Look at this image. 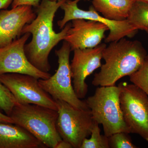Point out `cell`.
<instances>
[{"label": "cell", "instance_id": "obj_3", "mask_svg": "<svg viewBox=\"0 0 148 148\" xmlns=\"http://www.w3.org/2000/svg\"><path fill=\"white\" fill-rule=\"evenodd\" d=\"M58 114L57 110L45 106L17 103L9 116L47 148H55L62 140L56 127Z\"/></svg>", "mask_w": 148, "mask_h": 148}, {"label": "cell", "instance_id": "obj_16", "mask_svg": "<svg viewBox=\"0 0 148 148\" xmlns=\"http://www.w3.org/2000/svg\"><path fill=\"white\" fill-rule=\"evenodd\" d=\"M127 20L137 30L145 31L148 29V3L135 1Z\"/></svg>", "mask_w": 148, "mask_h": 148}, {"label": "cell", "instance_id": "obj_9", "mask_svg": "<svg viewBox=\"0 0 148 148\" xmlns=\"http://www.w3.org/2000/svg\"><path fill=\"white\" fill-rule=\"evenodd\" d=\"M0 82L7 88L21 104H35L57 111L56 101L41 87L39 79L19 73L0 75Z\"/></svg>", "mask_w": 148, "mask_h": 148}, {"label": "cell", "instance_id": "obj_18", "mask_svg": "<svg viewBox=\"0 0 148 148\" xmlns=\"http://www.w3.org/2000/svg\"><path fill=\"white\" fill-rule=\"evenodd\" d=\"M130 80L141 88L148 96V57L137 71L130 75Z\"/></svg>", "mask_w": 148, "mask_h": 148}, {"label": "cell", "instance_id": "obj_12", "mask_svg": "<svg viewBox=\"0 0 148 148\" xmlns=\"http://www.w3.org/2000/svg\"><path fill=\"white\" fill-rule=\"evenodd\" d=\"M71 23L64 40L70 45L71 51L97 46L105 38V33L109 31L106 24L94 20L78 18Z\"/></svg>", "mask_w": 148, "mask_h": 148}, {"label": "cell", "instance_id": "obj_5", "mask_svg": "<svg viewBox=\"0 0 148 148\" xmlns=\"http://www.w3.org/2000/svg\"><path fill=\"white\" fill-rule=\"evenodd\" d=\"M70 45L64 40L62 46L56 50L58 57V67L56 73L47 79H39L41 87L54 100H61L67 102L77 108L89 110L85 101L77 97L72 83Z\"/></svg>", "mask_w": 148, "mask_h": 148}, {"label": "cell", "instance_id": "obj_2", "mask_svg": "<svg viewBox=\"0 0 148 148\" xmlns=\"http://www.w3.org/2000/svg\"><path fill=\"white\" fill-rule=\"evenodd\" d=\"M147 56L145 49L139 41L124 38L110 43L103 51L105 63L94 75L92 84L95 86L115 85L120 79L137 71Z\"/></svg>", "mask_w": 148, "mask_h": 148}, {"label": "cell", "instance_id": "obj_6", "mask_svg": "<svg viewBox=\"0 0 148 148\" xmlns=\"http://www.w3.org/2000/svg\"><path fill=\"white\" fill-rule=\"evenodd\" d=\"M120 103L123 119L130 133L148 142V96L133 84L121 82Z\"/></svg>", "mask_w": 148, "mask_h": 148}, {"label": "cell", "instance_id": "obj_8", "mask_svg": "<svg viewBox=\"0 0 148 148\" xmlns=\"http://www.w3.org/2000/svg\"><path fill=\"white\" fill-rule=\"evenodd\" d=\"M83 0H65L60 8L64 10L63 18L58 20L57 24L60 29H63L67 23L74 19H88L99 21L108 27L110 33L105 39L106 43L118 41L125 37L132 38L138 30L135 29L127 19L122 21L110 20L101 16L92 6L88 10L81 9L78 3Z\"/></svg>", "mask_w": 148, "mask_h": 148}, {"label": "cell", "instance_id": "obj_17", "mask_svg": "<svg viewBox=\"0 0 148 148\" xmlns=\"http://www.w3.org/2000/svg\"><path fill=\"white\" fill-rule=\"evenodd\" d=\"M99 124L95 122L90 138H85L83 141L80 148H110L108 137L101 135Z\"/></svg>", "mask_w": 148, "mask_h": 148}, {"label": "cell", "instance_id": "obj_11", "mask_svg": "<svg viewBox=\"0 0 148 148\" xmlns=\"http://www.w3.org/2000/svg\"><path fill=\"white\" fill-rule=\"evenodd\" d=\"M31 35L26 33L8 45L0 48V75L11 73L25 74L44 79L51 75L35 68L27 58L24 47Z\"/></svg>", "mask_w": 148, "mask_h": 148}, {"label": "cell", "instance_id": "obj_20", "mask_svg": "<svg viewBox=\"0 0 148 148\" xmlns=\"http://www.w3.org/2000/svg\"><path fill=\"white\" fill-rule=\"evenodd\" d=\"M111 148H137L132 143L129 133L125 132H116L108 137Z\"/></svg>", "mask_w": 148, "mask_h": 148}, {"label": "cell", "instance_id": "obj_4", "mask_svg": "<svg viewBox=\"0 0 148 148\" xmlns=\"http://www.w3.org/2000/svg\"><path fill=\"white\" fill-rule=\"evenodd\" d=\"M120 93L119 86H100L84 101L94 121L103 125L104 135L108 137L118 132L130 133L123 119Z\"/></svg>", "mask_w": 148, "mask_h": 148}, {"label": "cell", "instance_id": "obj_15", "mask_svg": "<svg viewBox=\"0 0 148 148\" xmlns=\"http://www.w3.org/2000/svg\"><path fill=\"white\" fill-rule=\"evenodd\" d=\"M135 0H92V6L105 18L116 21L126 20Z\"/></svg>", "mask_w": 148, "mask_h": 148}, {"label": "cell", "instance_id": "obj_26", "mask_svg": "<svg viewBox=\"0 0 148 148\" xmlns=\"http://www.w3.org/2000/svg\"><path fill=\"white\" fill-rule=\"evenodd\" d=\"M145 31H146V32L148 34V29H146V30H145Z\"/></svg>", "mask_w": 148, "mask_h": 148}, {"label": "cell", "instance_id": "obj_7", "mask_svg": "<svg viewBox=\"0 0 148 148\" xmlns=\"http://www.w3.org/2000/svg\"><path fill=\"white\" fill-rule=\"evenodd\" d=\"M58 117L56 127L62 140L74 148H80L83 141L91 134L95 123L90 110L77 108L61 100H56Z\"/></svg>", "mask_w": 148, "mask_h": 148}, {"label": "cell", "instance_id": "obj_27", "mask_svg": "<svg viewBox=\"0 0 148 148\" xmlns=\"http://www.w3.org/2000/svg\"><path fill=\"white\" fill-rule=\"evenodd\" d=\"M51 1H60V0H51Z\"/></svg>", "mask_w": 148, "mask_h": 148}, {"label": "cell", "instance_id": "obj_10", "mask_svg": "<svg viewBox=\"0 0 148 148\" xmlns=\"http://www.w3.org/2000/svg\"><path fill=\"white\" fill-rule=\"evenodd\" d=\"M106 43L100 44L93 48L76 49L73 51V57L71 64L72 83L77 97L84 98L88 91L86 82L88 77L101 68V59Z\"/></svg>", "mask_w": 148, "mask_h": 148}, {"label": "cell", "instance_id": "obj_25", "mask_svg": "<svg viewBox=\"0 0 148 148\" xmlns=\"http://www.w3.org/2000/svg\"><path fill=\"white\" fill-rule=\"evenodd\" d=\"M135 1H140L148 3V0H135Z\"/></svg>", "mask_w": 148, "mask_h": 148}, {"label": "cell", "instance_id": "obj_24", "mask_svg": "<svg viewBox=\"0 0 148 148\" xmlns=\"http://www.w3.org/2000/svg\"><path fill=\"white\" fill-rule=\"evenodd\" d=\"M73 146L71 144L65 140H62L56 145L55 148H72Z\"/></svg>", "mask_w": 148, "mask_h": 148}, {"label": "cell", "instance_id": "obj_23", "mask_svg": "<svg viewBox=\"0 0 148 148\" xmlns=\"http://www.w3.org/2000/svg\"><path fill=\"white\" fill-rule=\"evenodd\" d=\"M13 0H0V10L6 9L12 4Z\"/></svg>", "mask_w": 148, "mask_h": 148}, {"label": "cell", "instance_id": "obj_14", "mask_svg": "<svg viewBox=\"0 0 148 148\" xmlns=\"http://www.w3.org/2000/svg\"><path fill=\"white\" fill-rule=\"evenodd\" d=\"M13 124L0 122V148H47L27 130Z\"/></svg>", "mask_w": 148, "mask_h": 148}, {"label": "cell", "instance_id": "obj_13", "mask_svg": "<svg viewBox=\"0 0 148 148\" xmlns=\"http://www.w3.org/2000/svg\"><path fill=\"white\" fill-rule=\"evenodd\" d=\"M36 16L33 7L18 6L0 11V48L10 44L22 35L23 28Z\"/></svg>", "mask_w": 148, "mask_h": 148}, {"label": "cell", "instance_id": "obj_28", "mask_svg": "<svg viewBox=\"0 0 148 148\" xmlns=\"http://www.w3.org/2000/svg\"><path fill=\"white\" fill-rule=\"evenodd\" d=\"M147 57H148V54H147Z\"/></svg>", "mask_w": 148, "mask_h": 148}, {"label": "cell", "instance_id": "obj_22", "mask_svg": "<svg viewBox=\"0 0 148 148\" xmlns=\"http://www.w3.org/2000/svg\"><path fill=\"white\" fill-rule=\"evenodd\" d=\"M0 122L14 124L13 120L11 119L10 117L8 116L7 115L2 113L1 112H0Z\"/></svg>", "mask_w": 148, "mask_h": 148}, {"label": "cell", "instance_id": "obj_21", "mask_svg": "<svg viewBox=\"0 0 148 148\" xmlns=\"http://www.w3.org/2000/svg\"><path fill=\"white\" fill-rule=\"evenodd\" d=\"M40 0H13L12 8L16 7L18 6L29 5L33 7L37 8L39 5Z\"/></svg>", "mask_w": 148, "mask_h": 148}, {"label": "cell", "instance_id": "obj_1", "mask_svg": "<svg viewBox=\"0 0 148 148\" xmlns=\"http://www.w3.org/2000/svg\"><path fill=\"white\" fill-rule=\"evenodd\" d=\"M65 1L42 0L36 8V18L22 29V35L29 33L32 36L31 41L24 47L27 58L35 68L45 73H49L51 68L49 60L51 51L64 40L71 27V23L69 22L59 33L53 29L55 14Z\"/></svg>", "mask_w": 148, "mask_h": 148}, {"label": "cell", "instance_id": "obj_19", "mask_svg": "<svg viewBox=\"0 0 148 148\" xmlns=\"http://www.w3.org/2000/svg\"><path fill=\"white\" fill-rule=\"evenodd\" d=\"M17 103L11 92L4 85L0 82V109L9 116L14 107Z\"/></svg>", "mask_w": 148, "mask_h": 148}]
</instances>
